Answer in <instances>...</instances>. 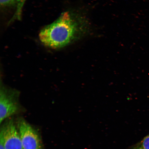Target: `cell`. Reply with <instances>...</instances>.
<instances>
[{
    "mask_svg": "<svg viewBox=\"0 0 149 149\" xmlns=\"http://www.w3.org/2000/svg\"><path fill=\"white\" fill-rule=\"evenodd\" d=\"M0 123L18 110L19 93L14 89L3 87L0 93Z\"/></svg>",
    "mask_w": 149,
    "mask_h": 149,
    "instance_id": "obj_2",
    "label": "cell"
},
{
    "mask_svg": "<svg viewBox=\"0 0 149 149\" xmlns=\"http://www.w3.org/2000/svg\"><path fill=\"white\" fill-rule=\"evenodd\" d=\"M0 149H6L5 148L4 139L2 130L1 129L0 131Z\"/></svg>",
    "mask_w": 149,
    "mask_h": 149,
    "instance_id": "obj_8",
    "label": "cell"
},
{
    "mask_svg": "<svg viewBox=\"0 0 149 149\" xmlns=\"http://www.w3.org/2000/svg\"><path fill=\"white\" fill-rule=\"evenodd\" d=\"M17 125L23 149H42L40 139L36 130L24 119H19Z\"/></svg>",
    "mask_w": 149,
    "mask_h": 149,
    "instance_id": "obj_3",
    "label": "cell"
},
{
    "mask_svg": "<svg viewBox=\"0 0 149 149\" xmlns=\"http://www.w3.org/2000/svg\"><path fill=\"white\" fill-rule=\"evenodd\" d=\"M1 129L3 132L6 149H23L19 132L12 120L3 124Z\"/></svg>",
    "mask_w": 149,
    "mask_h": 149,
    "instance_id": "obj_4",
    "label": "cell"
},
{
    "mask_svg": "<svg viewBox=\"0 0 149 149\" xmlns=\"http://www.w3.org/2000/svg\"><path fill=\"white\" fill-rule=\"evenodd\" d=\"M140 144L144 149H149V134L144 138Z\"/></svg>",
    "mask_w": 149,
    "mask_h": 149,
    "instance_id": "obj_7",
    "label": "cell"
},
{
    "mask_svg": "<svg viewBox=\"0 0 149 149\" xmlns=\"http://www.w3.org/2000/svg\"><path fill=\"white\" fill-rule=\"evenodd\" d=\"M90 31L88 20L82 13L65 11L56 19L40 31L39 38L44 46L60 49L85 36Z\"/></svg>",
    "mask_w": 149,
    "mask_h": 149,
    "instance_id": "obj_1",
    "label": "cell"
},
{
    "mask_svg": "<svg viewBox=\"0 0 149 149\" xmlns=\"http://www.w3.org/2000/svg\"><path fill=\"white\" fill-rule=\"evenodd\" d=\"M26 0H15L16 3V10L14 15L9 22L11 23L15 20H20L21 19L22 11L24 4Z\"/></svg>",
    "mask_w": 149,
    "mask_h": 149,
    "instance_id": "obj_5",
    "label": "cell"
},
{
    "mask_svg": "<svg viewBox=\"0 0 149 149\" xmlns=\"http://www.w3.org/2000/svg\"><path fill=\"white\" fill-rule=\"evenodd\" d=\"M130 149H144V148H143L142 146H141V145L140 144H139L136 145L135 146H134Z\"/></svg>",
    "mask_w": 149,
    "mask_h": 149,
    "instance_id": "obj_9",
    "label": "cell"
},
{
    "mask_svg": "<svg viewBox=\"0 0 149 149\" xmlns=\"http://www.w3.org/2000/svg\"><path fill=\"white\" fill-rule=\"evenodd\" d=\"M1 6L3 7L16 6L15 0H0Z\"/></svg>",
    "mask_w": 149,
    "mask_h": 149,
    "instance_id": "obj_6",
    "label": "cell"
}]
</instances>
